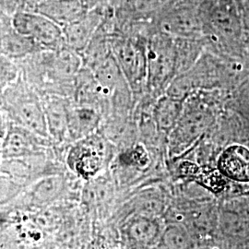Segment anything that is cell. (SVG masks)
<instances>
[{
  "label": "cell",
  "mask_w": 249,
  "mask_h": 249,
  "mask_svg": "<svg viewBox=\"0 0 249 249\" xmlns=\"http://www.w3.org/2000/svg\"><path fill=\"white\" fill-rule=\"evenodd\" d=\"M20 76L40 96L58 95L72 99L76 79L83 67L80 53L67 45L43 50L17 61Z\"/></svg>",
  "instance_id": "1"
},
{
  "label": "cell",
  "mask_w": 249,
  "mask_h": 249,
  "mask_svg": "<svg viewBox=\"0 0 249 249\" xmlns=\"http://www.w3.org/2000/svg\"><path fill=\"white\" fill-rule=\"evenodd\" d=\"M198 9L207 45L224 53L240 50L247 38L237 0H200Z\"/></svg>",
  "instance_id": "2"
},
{
  "label": "cell",
  "mask_w": 249,
  "mask_h": 249,
  "mask_svg": "<svg viewBox=\"0 0 249 249\" xmlns=\"http://www.w3.org/2000/svg\"><path fill=\"white\" fill-rule=\"evenodd\" d=\"M0 107L10 122L50 139L42 97L20 74L0 92Z\"/></svg>",
  "instance_id": "3"
},
{
  "label": "cell",
  "mask_w": 249,
  "mask_h": 249,
  "mask_svg": "<svg viewBox=\"0 0 249 249\" xmlns=\"http://www.w3.org/2000/svg\"><path fill=\"white\" fill-rule=\"evenodd\" d=\"M69 145H54L48 151L26 157L2 159L0 173L16 179L28 187L41 178L69 172L66 165V153Z\"/></svg>",
  "instance_id": "4"
},
{
  "label": "cell",
  "mask_w": 249,
  "mask_h": 249,
  "mask_svg": "<svg viewBox=\"0 0 249 249\" xmlns=\"http://www.w3.org/2000/svg\"><path fill=\"white\" fill-rule=\"evenodd\" d=\"M147 40L138 34L114 30L110 36L112 53L124 73L130 89L138 90L147 83Z\"/></svg>",
  "instance_id": "5"
},
{
  "label": "cell",
  "mask_w": 249,
  "mask_h": 249,
  "mask_svg": "<svg viewBox=\"0 0 249 249\" xmlns=\"http://www.w3.org/2000/svg\"><path fill=\"white\" fill-rule=\"evenodd\" d=\"M147 84L154 90L164 89L178 75L175 37L156 28L147 40Z\"/></svg>",
  "instance_id": "6"
},
{
  "label": "cell",
  "mask_w": 249,
  "mask_h": 249,
  "mask_svg": "<svg viewBox=\"0 0 249 249\" xmlns=\"http://www.w3.org/2000/svg\"><path fill=\"white\" fill-rule=\"evenodd\" d=\"M71 195V184L67 172L37 180L8 205L22 213H36L68 201Z\"/></svg>",
  "instance_id": "7"
},
{
  "label": "cell",
  "mask_w": 249,
  "mask_h": 249,
  "mask_svg": "<svg viewBox=\"0 0 249 249\" xmlns=\"http://www.w3.org/2000/svg\"><path fill=\"white\" fill-rule=\"evenodd\" d=\"M110 155L107 139L95 132L72 143L66 153L65 161L69 172L87 181L105 169Z\"/></svg>",
  "instance_id": "8"
},
{
  "label": "cell",
  "mask_w": 249,
  "mask_h": 249,
  "mask_svg": "<svg viewBox=\"0 0 249 249\" xmlns=\"http://www.w3.org/2000/svg\"><path fill=\"white\" fill-rule=\"evenodd\" d=\"M200 0H171L152 18L160 31L176 38L205 39L199 16Z\"/></svg>",
  "instance_id": "9"
},
{
  "label": "cell",
  "mask_w": 249,
  "mask_h": 249,
  "mask_svg": "<svg viewBox=\"0 0 249 249\" xmlns=\"http://www.w3.org/2000/svg\"><path fill=\"white\" fill-rule=\"evenodd\" d=\"M11 22L18 33L32 38L42 50L55 51L66 46L62 27L40 12L20 9L13 13Z\"/></svg>",
  "instance_id": "10"
},
{
  "label": "cell",
  "mask_w": 249,
  "mask_h": 249,
  "mask_svg": "<svg viewBox=\"0 0 249 249\" xmlns=\"http://www.w3.org/2000/svg\"><path fill=\"white\" fill-rule=\"evenodd\" d=\"M3 141V159L45 153L53 146L51 139L10 121Z\"/></svg>",
  "instance_id": "11"
},
{
  "label": "cell",
  "mask_w": 249,
  "mask_h": 249,
  "mask_svg": "<svg viewBox=\"0 0 249 249\" xmlns=\"http://www.w3.org/2000/svg\"><path fill=\"white\" fill-rule=\"evenodd\" d=\"M102 4L111 5L108 0H44L36 5L35 11L44 14L63 28Z\"/></svg>",
  "instance_id": "12"
},
{
  "label": "cell",
  "mask_w": 249,
  "mask_h": 249,
  "mask_svg": "<svg viewBox=\"0 0 249 249\" xmlns=\"http://www.w3.org/2000/svg\"><path fill=\"white\" fill-rule=\"evenodd\" d=\"M111 7L112 5L110 4H102L89 10L80 19L63 27L66 45L74 51L81 53L105 20Z\"/></svg>",
  "instance_id": "13"
},
{
  "label": "cell",
  "mask_w": 249,
  "mask_h": 249,
  "mask_svg": "<svg viewBox=\"0 0 249 249\" xmlns=\"http://www.w3.org/2000/svg\"><path fill=\"white\" fill-rule=\"evenodd\" d=\"M45 107L49 137L54 145H69L68 112L71 99L58 95L41 96Z\"/></svg>",
  "instance_id": "14"
},
{
  "label": "cell",
  "mask_w": 249,
  "mask_h": 249,
  "mask_svg": "<svg viewBox=\"0 0 249 249\" xmlns=\"http://www.w3.org/2000/svg\"><path fill=\"white\" fill-rule=\"evenodd\" d=\"M43 51L29 36L21 35L12 25L11 20L0 26V53L15 62Z\"/></svg>",
  "instance_id": "15"
},
{
  "label": "cell",
  "mask_w": 249,
  "mask_h": 249,
  "mask_svg": "<svg viewBox=\"0 0 249 249\" xmlns=\"http://www.w3.org/2000/svg\"><path fill=\"white\" fill-rule=\"evenodd\" d=\"M101 120L102 115L96 110L71 103L68 112V135L71 143L95 133Z\"/></svg>",
  "instance_id": "16"
},
{
  "label": "cell",
  "mask_w": 249,
  "mask_h": 249,
  "mask_svg": "<svg viewBox=\"0 0 249 249\" xmlns=\"http://www.w3.org/2000/svg\"><path fill=\"white\" fill-rule=\"evenodd\" d=\"M223 177L233 181L249 182V150L242 145H232L223 151L218 161Z\"/></svg>",
  "instance_id": "17"
},
{
  "label": "cell",
  "mask_w": 249,
  "mask_h": 249,
  "mask_svg": "<svg viewBox=\"0 0 249 249\" xmlns=\"http://www.w3.org/2000/svg\"><path fill=\"white\" fill-rule=\"evenodd\" d=\"M211 117L204 111L194 110L180 118L174 131L173 141L176 146H187L203 133L209 126Z\"/></svg>",
  "instance_id": "18"
},
{
  "label": "cell",
  "mask_w": 249,
  "mask_h": 249,
  "mask_svg": "<svg viewBox=\"0 0 249 249\" xmlns=\"http://www.w3.org/2000/svg\"><path fill=\"white\" fill-rule=\"evenodd\" d=\"M159 231L158 223L146 215L131 219L124 228L127 238L135 243V245L142 247L152 245L159 236Z\"/></svg>",
  "instance_id": "19"
},
{
  "label": "cell",
  "mask_w": 249,
  "mask_h": 249,
  "mask_svg": "<svg viewBox=\"0 0 249 249\" xmlns=\"http://www.w3.org/2000/svg\"><path fill=\"white\" fill-rule=\"evenodd\" d=\"M182 106L178 98L169 96L161 99L156 109L158 124L163 129H169L178 123Z\"/></svg>",
  "instance_id": "20"
},
{
  "label": "cell",
  "mask_w": 249,
  "mask_h": 249,
  "mask_svg": "<svg viewBox=\"0 0 249 249\" xmlns=\"http://www.w3.org/2000/svg\"><path fill=\"white\" fill-rule=\"evenodd\" d=\"M161 244L167 249H189L193 247V242L186 229L178 224H172L164 231Z\"/></svg>",
  "instance_id": "21"
},
{
  "label": "cell",
  "mask_w": 249,
  "mask_h": 249,
  "mask_svg": "<svg viewBox=\"0 0 249 249\" xmlns=\"http://www.w3.org/2000/svg\"><path fill=\"white\" fill-rule=\"evenodd\" d=\"M25 187L16 179L0 173V207L11 202Z\"/></svg>",
  "instance_id": "22"
},
{
  "label": "cell",
  "mask_w": 249,
  "mask_h": 249,
  "mask_svg": "<svg viewBox=\"0 0 249 249\" xmlns=\"http://www.w3.org/2000/svg\"><path fill=\"white\" fill-rule=\"evenodd\" d=\"M19 74L17 62L0 53V92L17 80Z\"/></svg>",
  "instance_id": "23"
},
{
  "label": "cell",
  "mask_w": 249,
  "mask_h": 249,
  "mask_svg": "<svg viewBox=\"0 0 249 249\" xmlns=\"http://www.w3.org/2000/svg\"><path fill=\"white\" fill-rule=\"evenodd\" d=\"M244 24L246 38L249 39V0H237Z\"/></svg>",
  "instance_id": "24"
},
{
  "label": "cell",
  "mask_w": 249,
  "mask_h": 249,
  "mask_svg": "<svg viewBox=\"0 0 249 249\" xmlns=\"http://www.w3.org/2000/svg\"><path fill=\"white\" fill-rule=\"evenodd\" d=\"M238 102L240 104L242 112L249 118V82L241 90Z\"/></svg>",
  "instance_id": "25"
},
{
  "label": "cell",
  "mask_w": 249,
  "mask_h": 249,
  "mask_svg": "<svg viewBox=\"0 0 249 249\" xmlns=\"http://www.w3.org/2000/svg\"><path fill=\"white\" fill-rule=\"evenodd\" d=\"M8 123H9V120L7 118V116L0 107V138L2 139H4L5 135L7 133Z\"/></svg>",
  "instance_id": "26"
},
{
  "label": "cell",
  "mask_w": 249,
  "mask_h": 249,
  "mask_svg": "<svg viewBox=\"0 0 249 249\" xmlns=\"http://www.w3.org/2000/svg\"><path fill=\"white\" fill-rule=\"evenodd\" d=\"M11 20V16L0 7V26Z\"/></svg>",
  "instance_id": "27"
},
{
  "label": "cell",
  "mask_w": 249,
  "mask_h": 249,
  "mask_svg": "<svg viewBox=\"0 0 249 249\" xmlns=\"http://www.w3.org/2000/svg\"><path fill=\"white\" fill-rule=\"evenodd\" d=\"M44 0H25L26 2L27 9L28 10H35L36 5Z\"/></svg>",
  "instance_id": "28"
},
{
  "label": "cell",
  "mask_w": 249,
  "mask_h": 249,
  "mask_svg": "<svg viewBox=\"0 0 249 249\" xmlns=\"http://www.w3.org/2000/svg\"><path fill=\"white\" fill-rule=\"evenodd\" d=\"M3 142H4L3 139L0 138V162L3 159Z\"/></svg>",
  "instance_id": "29"
}]
</instances>
